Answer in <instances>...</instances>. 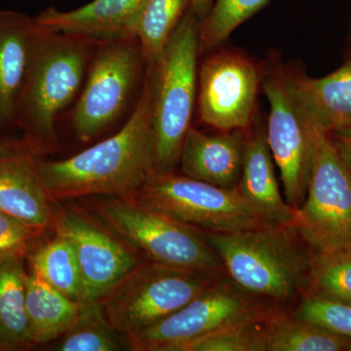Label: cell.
Masks as SVG:
<instances>
[{
	"instance_id": "cell-27",
	"label": "cell",
	"mask_w": 351,
	"mask_h": 351,
	"mask_svg": "<svg viewBox=\"0 0 351 351\" xmlns=\"http://www.w3.org/2000/svg\"><path fill=\"white\" fill-rule=\"evenodd\" d=\"M269 0H216L199 25V50L214 49Z\"/></svg>"
},
{
	"instance_id": "cell-6",
	"label": "cell",
	"mask_w": 351,
	"mask_h": 351,
	"mask_svg": "<svg viewBox=\"0 0 351 351\" xmlns=\"http://www.w3.org/2000/svg\"><path fill=\"white\" fill-rule=\"evenodd\" d=\"M225 274L143 261L101 302L114 329L133 336L169 317Z\"/></svg>"
},
{
	"instance_id": "cell-28",
	"label": "cell",
	"mask_w": 351,
	"mask_h": 351,
	"mask_svg": "<svg viewBox=\"0 0 351 351\" xmlns=\"http://www.w3.org/2000/svg\"><path fill=\"white\" fill-rule=\"evenodd\" d=\"M292 313L300 319L351 339V304L304 293Z\"/></svg>"
},
{
	"instance_id": "cell-14",
	"label": "cell",
	"mask_w": 351,
	"mask_h": 351,
	"mask_svg": "<svg viewBox=\"0 0 351 351\" xmlns=\"http://www.w3.org/2000/svg\"><path fill=\"white\" fill-rule=\"evenodd\" d=\"M38 154L29 143L0 152V212L38 230L51 228V200L38 167Z\"/></svg>"
},
{
	"instance_id": "cell-1",
	"label": "cell",
	"mask_w": 351,
	"mask_h": 351,
	"mask_svg": "<svg viewBox=\"0 0 351 351\" xmlns=\"http://www.w3.org/2000/svg\"><path fill=\"white\" fill-rule=\"evenodd\" d=\"M147 64L140 99L117 134L64 160L39 157L41 178L53 202L89 196L135 197L154 172V63Z\"/></svg>"
},
{
	"instance_id": "cell-4",
	"label": "cell",
	"mask_w": 351,
	"mask_h": 351,
	"mask_svg": "<svg viewBox=\"0 0 351 351\" xmlns=\"http://www.w3.org/2000/svg\"><path fill=\"white\" fill-rule=\"evenodd\" d=\"M199 25L184 14L154 63L152 130L154 172H174L191 128L197 95Z\"/></svg>"
},
{
	"instance_id": "cell-25",
	"label": "cell",
	"mask_w": 351,
	"mask_h": 351,
	"mask_svg": "<svg viewBox=\"0 0 351 351\" xmlns=\"http://www.w3.org/2000/svg\"><path fill=\"white\" fill-rule=\"evenodd\" d=\"M27 258L31 271L46 283L73 301H84L80 265L71 244L64 237L55 235L54 239L29 250Z\"/></svg>"
},
{
	"instance_id": "cell-11",
	"label": "cell",
	"mask_w": 351,
	"mask_h": 351,
	"mask_svg": "<svg viewBox=\"0 0 351 351\" xmlns=\"http://www.w3.org/2000/svg\"><path fill=\"white\" fill-rule=\"evenodd\" d=\"M263 90L269 103L267 145L280 172L285 200L298 209L306 198L313 163V115L295 96L283 69L267 73Z\"/></svg>"
},
{
	"instance_id": "cell-31",
	"label": "cell",
	"mask_w": 351,
	"mask_h": 351,
	"mask_svg": "<svg viewBox=\"0 0 351 351\" xmlns=\"http://www.w3.org/2000/svg\"><path fill=\"white\" fill-rule=\"evenodd\" d=\"M332 135L351 175V128L332 131Z\"/></svg>"
},
{
	"instance_id": "cell-9",
	"label": "cell",
	"mask_w": 351,
	"mask_h": 351,
	"mask_svg": "<svg viewBox=\"0 0 351 351\" xmlns=\"http://www.w3.org/2000/svg\"><path fill=\"white\" fill-rule=\"evenodd\" d=\"M134 198L200 232H233L267 225L239 189L219 188L174 172L152 173Z\"/></svg>"
},
{
	"instance_id": "cell-33",
	"label": "cell",
	"mask_w": 351,
	"mask_h": 351,
	"mask_svg": "<svg viewBox=\"0 0 351 351\" xmlns=\"http://www.w3.org/2000/svg\"><path fill=\"white\" fill-rule=\"evenodd\" d=\"M25 143H27V141L24 140V138H21V140H10V138L0 137V152L10 151V149H15V147L25 144Z\"/></svg>"
},
{
	"instance_id": "cell-30",
	"label": "cell",
	"mask_w": 351,
	"mask_h": 351,
	"mask_svg": "<svg viewBox=\"0 0 351 351\" xmlns=\"http://www.w3.org/2000/svg\"><path fill=\"white\" fill-rule=\"evenodd\" d=\"M44 232L0 212V262L13 258H27L32 242Z\"/></svg>"
},
{
	"instance_id": "cell-8",
	"label": "cell",
	"mask_w": 351,
	"mask_h": 351,
	"mask_svg": "<svg viewBox=\"0 0 351 351\" xmlns=\"http://www.w3.org/2000/svg\"><path fill=\"white\" fill-rule=\"evenodd\" d=\"M313 163L297 228L313 250L351 243V175L332 132L314 117Z\"/></svg>"
},
{
	"instance_id": "cell-34",
	"label": "cell",
	"mask_w": 351,
	"mask_h": 351,
	"mask_svg": "<svg viewBox=\"0 0 351 351\" xmlns=\"http://www.w3.org/2000/svg\"><path fill=\"white\" fill-rule=\"evenodd\" d=\"M0 351H3V350H2V346H0Z\"/></svg>"
},
{
	"instance_id": "cell-15",
	"label": "cell",
	"mask_w": 351,
	"mask_h": 351,
	"mask_svg": "<svg viewBox=\"0 0 351 351\" xmlns=\"http://www.w3.org/2000/svg\"><path fill=\"white\" fill-rule=\"evenodd\" d=\"M43 32L36 17L0 11V130L16 128V110Z\"/></svg>"
},
{
	"instance_id": "cell-17",
	"label": "cell",
	"mask_w": 351,
	"mask_h": 351,
	"mask_svg": "<svg viewBox=\"0 0 351 351\" xmlns=\"http://www.w3.org/2000/svg\"><path fill=\"white\" fill-rule=\"evenodd\" d=\"M274 158L267 145L265 130L256 127L247 135L239 193L252 209L267 225L297 226V209L281 195Z\"/></svg>"
},
{
	"instance_id": "cell-21",
	"label": "cell",
	"mask_w": 351,
	"mask_h": 351,
	"mask_svg": "<svg viewBox=\"0 0 351 351\" xmlns=\"http://www.w3.org/2000/svg\"><path fill=\"white\" fill-rule=\"evenodd\" d=\"M265 351L348 350L351 339L300 319L284 306L269 314L263 325Z\"/></svg>"
},
{
	"instance_id": "cell-16",
	"label": "cell",
	"mask_w": 351,
	"mask_h": 351,
	"mask_svg": "<svg viewBox=\"0 0 351 351\" xmlns=\"http://www.w3.org/2000/svg\"><path fill=\"white\" fill-rule=\"evenodd\" d=\"M247 136L244 130L209 135L191 127L184 138L179 164L182 174L219 186H239Z\"/></svg>"
},
{
	"instance_id": "cell-29",
	"label": "cell",
	"mask_w": 351,
	"mask_h": 351,
	"mask_svg": "<svg viewBox=\"0 0 351 351\" xmlns=\"http://www.w3.org/2000/svg\"><path fill=\"white\" fill-rule=\"evenodd\" d=\"M267 317L215 332L191 343L186 351H265L263 325Z\"/></svg>"
},
{
	"instance_id": "cell-12",
	"label": "cell",
	"mask_w": 351,
	"mask_h": 351,
	"mask_svg": "<svg viewBox=\"0 0 351 351\" xmlns=\"http://www.w3.org/2000/svg\"><path fill=\"white\" fill-rule=\"evenodd\" d=\"M51 228L75 252L84 285V301H101L143 258L80 208H53Z\"/></svg>"
},
{
	"instance_id": "cell-20",
	"label": "cell",
	"mask_w": 351,
	"mask_h": 351,
	"mask_svg": "<svg viewBox=\"0 0 351 351\" xmlns=\"http://www.w3.org/2000/svg\"><path fill=\"white\" fill-rule=\"evenodd\" d=\"M82 302L73 301L45 282L36 272H27L25 313L32 346L54 343L73 324Z\"/></svg>"
},
{
	"instance_id": "cell-23",
	"label": "cell",
	"mask_w": 351,
	"mask_h": 351,
	"mask_svg": "<svg viewBox=\"0 0 351 351\" xmlns=\"http://www.w3.org/2000/svg\"><path fill=\"white\" fill-rule=\"evenodd\" d=\"M55 351L131 350L128 338L114 329L101 301L83 302L71 328L52 346Z\"/></svg>"
},
{
	"instance_id": "cell-18",
	"label": "cell",
	"mask_w": 351,
	"mask_h": 351,
	"mask_svg": "<svg viewBox=\"0 0 351 351\" xmlns=\"http://www.w3.org/2000/svg\"><path fill=\"white\" fill-rule=\"evenodd\" d=\"M143 0H93L75 10L49 7L36 17L43 29L94 39L130 38L129 29Z\"/></svg>"
},
{
	"instance_id": "cell-19",
	"label": "cell",
	"mask_w": 351,
	"mask_h": 351,
	"mask_svg": "<svg viewBox=\"0 0 351 351\" xmlns=\"http://www.w3.org/2000/svg\"><path fill=\"white\" fill-rule=\"evenodd\" d=\"M298 100L329 131L351 128V60L331 75L311 78L287 73Z\"/></svg>"
},
{
	"instance_id": "cell-10",
	"label": "cell",
	"mask_w": 351,
	"mask_h": 351,
	"mask_svg": "<svg viewBox=\"0 0 351 351\" xmlns=\"http://www.w3.org/2000/svg\"><path fill=\"white\" fill-rule=\"evenodd\" d=\"M144 63L147 62L135 38L101 39L73 110V129L82 142H89L119 119L137 86Z\"/></svg>"
},
{
	"instance_id": "cell-26",
	"label": "cell",
	"mask_w": 351,
	"mask_h": 351,
	"mask_svg": "<svg viewBox=\"0 0 351 351\" xmlns=\"http://www.w3.org/2000/svg\"><path fill=\"white\" fill-rule=\"evenodd\" d=\"M304 293L351 304V243L313 251Z\"/></svg>"
},
{
	"instance_id": "cell-3",
	"label": "cell",
	"mask_w": 351,
	"mask_h": 351,
	"mask_svg": "<svg viewBox=\"0 0 351 351\" xmlns=\"http://www.w3.org/2000/svg\"><path fill=\"white\" fill-rule=\"evenodd\" d=\"M94 40L43 27L16 110V128L39 154L56 141L58 115L82 86Z\"/></svg>"
},
{
	"instance_id": "cell-32",
	"label": "cell",
	"mask_w": 351,
	"mask_h": 351,
	"mask_svg": "<svg viewBox=\"0 0 351 351\" xmlns=\"http://www.w3.org/2000/svg\"><path fill=\"white\" fill-rule=\"evenodd\" d=\"M191 11L198 20H204L212 7V0H191Z\"/></svg>"
},
{
	"instance_id": "cell-13",
	"label": "cell",
	"mask_w": 351,
	"mask_h": 351,
	"mask_svg": "<svg viewBox=\"0 0 351 351\" xmlns=\"http://www.w3.org/2000/svg\"><path fill=\"white\" fill-rule=\"evenodd\" d=\"M261 82L258 66L241 53L221 50L210 55L198 71L201 121L219 131L247 130Z\"/></svg>"
},
{
	"instance_id": "cell-7",
	"label": "cell",
	"mask_w": 351,
	"mask_h": 351,
	"mask_svg": "<svg viewBox=\"0 0 351 351\" xmlns=\"http://www.w3.org/2000/svg\"><path fill=\"white\" fill-rule=\"evenodd\" d=\"M278 306L249 294L225 274L169 317L127 338L132 351H186L198 339L263 319Z\"/></svg>"
},
{
	"instance_id": "cell-5",
	"label": "cell",
	"mask_w": 351,
	"mask_h": 351,
	"mask_svg": "<svg viewBox=\"0 0 351 351\" xmlns=\"http://www.w3.org/2000/svg\"><path fill=\"white\" fill-rule=\"evenodd\" d=\"M87 207L88 213L144 261L226 274L202 232L134 197L93 196Z\"/></svg>"
},
{
	"instance_id": "cell-2",
	"label": "cell",
	"mask_w": 351,
	"mask_h": 351,
	"mask_svg": "<svg viewBox=\"0 0 351 351\" xmlns=\"http://www.w3.org/2000/svg\"><path fill=\"white\" fill-rule=\"evenodd\" d=\"M202 234L226 276L249 294L285 306L306 291L313 250L294 226Z\"/></svg>"
},
{
	"instance_id": "cell-24",
	"label": "cell",
	"mask_w": 351,
	"mask_h": 351,
	"mask_svg": "<svg viewBox=\"0 0 351 351\" xmlns=\"http://www.w3.org/2000/svg\"><path fill=\"white\" fill-rule=\"evenodd\" d=\"M191 0H143L129 29L145 61L154 62L184 16Z\"/></svg>"
},
{
	"instance_id": "cell-22",
	"label": "cell",
	"mask_w": 351,
	"mask_h": 351,
	"mask_svg": "<svg viewBox=\"0 0 351 351\" xmlns=\"http://www.w3.org/2000/svg\"><path fill=\"white\" fill-rule=\"evenodd\" d=\"M25 258L0 262V346L3 351L32 348L25 313Z\"/></svg>"
},
{
	"instance_id": "cell-35",
	"label": "cell",
	"mask_w": 351,
	"mask_h": 351,
	"mask_svg": "<svg viewBox=\"0 0 351 351\" xmlns=\"http://www.w3.org/2000/svg\"><path fill=\"white\" fill-rule=\"evenodd\" d=\"M348 350L351 351V346H350V350Z\"/></svg>"
}]
</instances>
